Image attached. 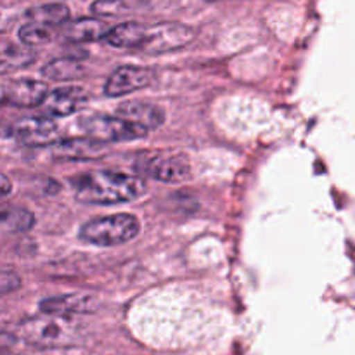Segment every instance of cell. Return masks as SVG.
Listing matches in <instances>:
<instances>
[{
	"label": "cell",
	"instance_id": "2",
	"mask_svg": "<svg viewBox=\"0 0 355 355\" xmlns=\"http://www.w3.org/2000/svg\"><path fill=\"white\" fill-rule=\"evenodd\" d=\"M19 336L38 349H62L78 342V326L66 315L45 314L19 326Z\"/></svg>",
	"mask_w": 355,
	"mask_h": 355
},
{
	"label": "cell",
	"instance_id": "7",
	"mask_svg": "<svg viewBox=\"0 0 355 355\" xmlns=\"http://www.w3.org/2000/svg\"><path fill=\"white\" fill-rule=\"evenodd\" d=\"M10 135L17 142L30 148H45L58 142L59 127L54 118L47 116H30L21 118L10 127Z\"/></svg>",
	"mask_w": 355,
	"mask_h": 355
},
{
	"label": "cell",
	"instance_id": "1",
	"mask_svg": "<svg viewBox=\"0 0 355 355\" xmlns=\"http://www.w3.org/2000/svg\"><path fill=\"white\" fill-rule=\"evenodd\" d=\"M71 184L76 201L83 205H99V207L139 200L148 189L142 177L110 172V170L82 173L76 175Z\"/></svg>",
	"mask_w": 355,
	"mask_h": 355
},
{
	"label": "cell",
	"instance_id": "3",
	"mask_svg": "<svg viewBox=\"0 0 355 355\" xmlns=\"http://www.w3.org/2000/svg\"><path fill=\"white\" fill-rule=\"evenodd\" d=\"M141 232V222L132 214H114L107 217H96L87 220L80 227V239L89 245L120 246L135 239Z\"/></svg>",
	"mask_w": 355,
	"mask_h": 355
},
{
	"label": "cell",
	"instance_id": "10",
	"mask_svg": "<svg viewBox=\"0 0 355 355\" xmlns=\"http://www.w3.org/2000/svg\"><path fill=\"white\" fill-rule=\"evenodd\" d=\"M101 309L99 298L87 293H69L51 297L42 300L40 311L44 314L54 315H78V314H94Z\"/></svg>",
	"mask_w": 355,
	"mask_h": 355
},
{
	"label": "cell",
	"instance_id": "26",
	"mask_svg": "<svg viewBox=\"0 0 355 355\" xmlns=\"http://www.w3.org/2000/svg\"><path fill=\"white\" fill-rule=\"evenodd\" d=\"M7 47H9V45H7L6 42H2V40H0V52H3V51H6Z\"/></svg>",
	"mask_w": 355,
	"mask_h": 355
},
{
	"label": "cell",
	"instance_id": "12",
	"mask_svg": "<svg viewBox=\"0 0 355 355\" xmlns=\"http://www.w3.org/2000/svg\"><path fill=\"white\" fill-rule=\"evenodd\" d=\"M49 94V85L40 80H16L6 87V104L14 107L40 106Z\"/></svg>",
	"mask_w": 355,
	"mask_h": 355
},
{
	"label": "cell",
	"instance_id": "15",
	"mask_svg": "<svg viewBox=\"0 0 355 355\" xmlns=\"http://www.w3.org/2000/svg\"><path fill=\"white\" fill-rule=\"evenodd\" d=\"M146 28L148 26H144V24L141 23H134V21L116 24V26L107 30L104 40H106L111 47L116 49H139L142 40H144Z\"/></svg>",
	"mask_w": 355,
	"mask_h": 355
},
{
	"label": "cell",
	"instance_id": "25",
	"mask_svg": "<svg viewBox=\"0 0 355 355\" xmlns=\"http://www.w3.org/2000/svg\"><path fill=\"white\" fill-rule=\"evenodd\" d=\"M6 104V87L0 85V107Z\"/></svg>",
	"mask_w": 355,
	"mask_h": 355
},
{
	"label": "cell",
	"instance_id": "21",
	"mask_svg": "<svg viewBox=\"0 0 355 355\" xmlns=\"http://www.w3.org/2000/svg\"><path fill=\"white\" fill-rule=\"evenodd\" d=\"M92 12L101 17H113L128 12V6L125 0H96L92 3Z\"/></svg>",
	"mask_w": 355,
	"mask_h": 355
},
{
	"label": "cell",
	"instance_id": "11",
	"mask_svg": "<svg viewBox=\"0 0 355 355\" xmlns=\"http://www.w3.org/2000/svg\"><path fill=\"white\" fill-rule=\"evenodd\" d=\"M116 116L146 128L148 132L156 130L165 123V111L158 104L148 101H125L116 107Z\"/></svg>",
	"mask_w": 355,
	"mask_h": 355
},
{
	"label": "cell",
	"instance_id": "9",
	"mask_svg": "<svg viewBox=\"0 0 355 355\" xmlns=\"http://www.w3.org/2000/svg\"><path fill=\"white\" fill-rule=\"evenodd\" d=\"M87 103V94L82 87L78 85H64L58 87L54 90H49L47 97L40 104L44 113L52 118L71 116L78 113Z\"/></svg>",
	"mask_w": 355,
	"mask_h": 355
},
{
	"label": "cell",
	"instance_id": "5",
	"mask_svg": "<svg viewBox=\"0 0 355 355\" xmlns=\"http://www.w3.org/2000/svg\"><path fill=\"white\" fill-rule=\"evenodd\" d=\"M80 128L87 137L110 144V142H127L142 139L149 134L146 128L127 121L121 116H107V114H89L80 120Z\"/></svg>",
	"mask_w": 355,
	"mask_h": 355
},
{
	"label": "cell",
	"instance_id": "18",
	"mask_svg": "<svg viewBox=\"0 0 355 355\" xmlns=\"http://www.w3.org/2000/svg\"><path fill=\"white\" fill-rule=\"evenodd\" d=\"M26 19L33 23L45 24V26H59L69 19V9L64 3H45V6L33 7L26 12Z\"/></svg>",
	"mask_w": 355,
	"mask_h": 355
},
{
	"label": "cell",
	"instance_id": "6",
	"mask_svg": "<svg viewBox=\"0 0 355 355\" xmlns=\"http://www.w3.org/2000/svg\"><path fill=\"white\" fill-rule=\"evenodd\" d=\"M196 37V31L182 23H158L146 28L144 40L139 51L149 55L166 54L186 47Z\"/></svg>",
	"mask_w": 355,
	"mask_h": 355
},
{
	"label": "cell",
	"instance_id": "22",
	"mask_svg": "<svg viewBox=\"0 0 355 355\" xmlns=\"http://www.w3.org/2000/svg\"><path fill=\"white\" fill-rule=\"evenodd\" d=\"M21 286V277L12 270L0 269V295L16 291Z\"/></svg>",
	"mask_w": 355,
	"mask_h": 355
},
{
	"label": "cell",
	"instance_id": "14",
	"mask_svg": "<svg viewBox=\"0 0 355 355\" xmlns=\"http://www.w3.org/2000/svg\"><path fill=\"white\" fill-rule=\"evenodd\" d=\"M107 30H110V26L103 19H97V17H80V19L66 24L62 35H64L66 40L71 42H97L104 40Z\"/></svg>",
	"mask_w": 355,
	"mask_h": 355
},
{
	"label": "cell",
	"instance_id": "24",
	"mask_svg": "<svg viewBox=\"0 0 355 355\" xmlns=\"http://www.w3.org/2000/svg\"><path fill=\"white\" fill-rule=\"evenodd\" d=\"M9 24H10V16L6 12V10L0 9V33L7 30V28H9Z\"/></svg>",
	"mask_w": 355,
	"mask_h": 355
},
{
	"label": "cell",
	"instance_id": "27",
	"mask_svg": "<svg viewBox=\"0 0 355 355\" xmlns=\"http://www.w3.org/2000/svg\"><path fill=\"white\" fill-rule=\"evenodd\" d=\"M208 2H215V0H208Z\"/></svg>",
	"mask_w": 355,
	"mask_h": 355
},
{
	"label": "cell",
	"instance_id": "16",
	"mask_svg": "<svg viewBox=\"0 0 355 355\" xmlns=\"http://www.w3.org/2000/svg\"><path fill=\"white\" fill-rule=\"evenodd\" d=\"M42 75L47 80L55 82H68V80H78L85 75V66L76 58H59L47 62L42 68Z\"/></svg>",
	"mask_w": 355,
	"mask_h": 355
},
{
	"label": "cell",
	"instance_id": "13",
	"mask_svg": "<svg viewBox=\"0 0 355 355\" xmlns=\"http://www.w3.org/2000/svg\"><path fill=\"white\" fill-rule=\"evenodd\" d=\"M107 153V146L104 142L96 141L92 137H75L68 141H61L55 144L54 155L61 159L71 162H83V159H97Z\"/></svg>",
	"mask_w": 355,
	"mask_h": 355
},
{
	"label": "cell",
	"instance_id": "8",
	"mask_svg": "<svg viewBox=\"0 0 355 355\" xmlns=\"http://www.w3.org/2000/svg\"><path fill=\"white\" fill-rule=\"evenodd\" d=\"M156 80V73L144 66H120L111 73L104 85V94L110 97H121L142 90Z\"/></svg>",
	"mask_w": 355,
	"mask_h": 355
},
{
	"label": "cell",
	"instance_id": "23",
	"mask_svg": "<svg viewBox=\"0 0 355 355\" xmlns=\"http://www.w3.org/2000/svg\"><path fill=\"white\" fill-rule=\"evenodd\" d=\"M10 193H12V182H10L9 177L0 173V198L9 196Z\"/></svg>",
	"mask_w": 355,
	"mask_h": 355
},
{
	"label": "cell",
	"instance_id": "4",
	"mask_svg": "<svg viewBox=\"0 0 355 355\" xmlns=\"http://www.w3.org/2000/svg\"><path fill=\"white\" fill-rule=\"evenodd\" d=\"M139 175L159 180L165 184H182L193 177V166L184 153L177 151H156L139 156Z\"/></svg>",
	"mask_w": 355,
	"mask_h": 355
},
{
	"label": "cell",
	"instance_id": "19",
	"mask_svg": "<svg viewBox=\"0 0 355 355\" xmlns=\"http://www.w3.org/2000/svg\"><path fill=\"white\" fill-rule=\"evenodd\" d=\"M0 225L9 232H28L35 225V215L26 208H7L0 211Z\"/></svg>",
	"mask_w": 355,
	"mask_h": 355
},
{
	"label": "cell",
	"instance_id": "17",
	"mask_svg": "<svg viewBox=\"0 0 355 355\" xmlns=\"http://www.w3.org/2000/svg\"><path fill=\"white\" fill-rule=\"evenodd\" d=\"M37 61V52L31 47H7L0 52V75H10L14 71L28 68Z\"/></svg>",
	"mask_w": 355,
	"mask_h": 355
},
{
	"label": "cell",
	"instance_id": "20",
	"mask_svg": "<svg viewBox=\"0 0 355 355\" xmlns=\"http://www.w3.org/2000/svg\"><path fill=\"white\" fill-rule=\"evenodd\" d=\"M17 37H19V40L26 47H38V45H45L52 40V31L45 24L28 21L26 24L19 28Z\"/></svg>",
	"mask_w": 355,
	"mask_h": 355
}]
</instances>
